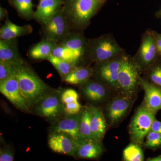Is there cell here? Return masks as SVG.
Returning a JSON list of instances; mask_svg holds the SVG:
<instances>
[{
	"instance_id": "1",
	"label": "cell",
	"mask_w": 161,
	"mask_h": 161,
	"mask_svg": "<svg viewBox=\"0 0 161 161\" xmlns=\"http://www.w3.org/2000/svg\"><path fill=\"white\" fill-rule=\"evenodd\" d=\"M14 74L20 91L29 108L51 91L26 62L14 66Z\"/></svg>"
},
{
	"instance_id": "2",
	"label": "cell",
	"mask_w": 161,
	"mask_h": 161,
	"mask_svg": "<svg viewBox=\"0 0 161 161\" xmlns=\"http://www.w3.org/2000/svg\"><path fill=\"white\" fill-rule=\"evenodd\" d=\"M103 3L100 0H63L62 11L71 28H84Z\"/></svg>"
},
{
	"instance_id": "3",
	"label": "cell",
	"mask_w": 161,
	"mask_h": 161,
	"mask_svg": "<svg viewBox=\"0 0 161 161\" xmlns=\"http://www.w3.org/2000/svg\"><path fill=\"white\" fill-rule=\"evenodd\" d=\"M140 67L126 57H123L118 77L119 94L135 98L140 85Z\"/></svg>"
},
{
	"instance_id": "4",
	"label": "cell",
	"mask_w": 161,
	"mask_h": 161,
	"mask_svg": "<svg viewBox=\"0 0 161 161\" xmlns=\"http://www.w3.org/2000/svg\"><path fill=\"white\" fill-rule=\"evenodd\" d=\"M155 113L142 104L136 110L129 126V134L133 142L142 146L144 139L151 130L155 119Z\"/></svg>"
},
{
	"instance_id": "5",
	"label": "cell",
	"mask_w": 161,
	"mask_h": 161,
	"mask_svg": "<svg viewBox=\"0 0 161 161\" xmlns=\"http://www.w3.org/2000/svg\"><path fill=\"white\" fill-rule=\"evenodd\" d=\"M62 93L60 90L48 92L35 105V113L51 121L59 119L65 112Z\"/></svg>"
},
{
	"instance_id": "6",
	"label": "cell",
	"mask_w": 161,
	"mask_h": 161,
	"mask_svg": "<svg viewBox=\"0 0 161 161\" xmlns=\"http://www.w3.org/2000/svg\"><path fill=\"white\" fill-rule=\"evenodd\" d=\"M44 39L60 43L70 33V27L63 14L62 6L43 25Z\"/></svg>"
},
{
	"instance_id": "7",
	"label": "cell",
	"mask_w": 161,
	"mask_h": 161,
	"mask_svg": "<svg viewBox=\"0 0 161 161\" xmlns=\"http://www.w3.org/2000/svg\"><path fill=\"white\" fill-rule=\"evenodd\" d=\"M135 98L119 94L110 100L106 107L104 115L110 126L117 125L123 119L135 102Z\"/></svg>"
},
{
	"instance_id": "8",
	"label": "cell",
	"mask_w": 161,
	"mask_h": 161,
	"mask_svg": "<svg viewBox=\"0 0 161 161\" xmlns=\"http://www.w3.org/2000/svg\"><path fill=\"white\" fill-rule=\"evenodd\" d=\"M121 49L115 41L108 36L102 37L93 41L91 46V58L97 63L115 58Z\"/></svg>"
},
{
	"instance_id": "9",
	"label": "cell",
	"mask_w": 161,
	"mask_h": 161,
	"mask_svg": "<svg viewBox=\"0 0 161 161\" xmlns=\"http://www.w3.org/2000/svg\"><path fill=\"white\" fill-rule=\"evenodd\" d=\"M122 58H113L105 62L98 63L96 74L100 82L111 89L117 92L119 72Z\"/></svg>"
},
{
	"instance_id": "10",
	"label": "cell",
	"mask_w": 161,
	"mask_h": 161,
	"mask_svg": "<svg viewBox=\"0 0 161 161\" xmlns=\"http://www.w3.org/2000/svg\"><path fill=\"white\" fill-rule=\"evenodd\" d=\"M0 92L19 109L23 111L30 109L26 99L20 91L14 74L8 79L0 82Z\"/></svg>"
},
{
	"instance_id": "11",
	"label": "cell",
	"mask_w": 161,
	"mask_h": 161,
	"mask_svg": "<svg viewBox=\"0 0 161 161\" xmlns=\"http://www.w3.org/2000/svg\"><path fill=\"white\" fill-rule=\"evenodd\" d=\"M48 145L53 151L75 157L77 142L64 132H53L49 136Z\"/></svg>"
},
{
	"instance_id": "12",
	"label": "cell",
	"mask_w": 161,
	"mask_h": 161,
	"mask_svg": "<svg viewBox=\"0 0 161 161\" xmlns=\"http://www.w3.org/2000/svg\"><path fill=\"white\" fill-rule=\"evenodd\" d=\"M110 89L101 82L90 79L82 84L81 91L87 100L92 103H97L106 100L110 97Z\"/></svg>"
},
{
	"instance_id": "13",
	"label": "cell",
	"mask_w": 161,
	"mask_h": 161,
	"mask_svg": "<svg viewBox=\"0 0 161 161\" xmlns=\"http://www.w3.org/2000/svg\"><path fill=\"white\" fill-rule=\"evenodd\" d=\"M80 112L76 114H66L65 117L55 124L52 128V133L64 132L71 136L76 142L80 139L79 133Z\"/></svg>"
},
{
	"instance_id": "14",
	"label": "cell",
	"mask_w": 161,
	"mask_h": 161,
	"mask_svg": "<svg viewBox=\"0 0 161 161\" xmlns=\"http://www.w3.org/2000/svg\"><path fill=\"white\" fill-rule=\"evenodd\" d=\"M140 86L145 92L143 104L154 113L161 109V88L140 77Z\"/></svg>"
},
{
	"instance_id": "15",
	"label": "cell",
	"mask_w": 161,
	"mask_h": 161,
	"mask_svg": "<svg viewBox=\"0 0 161 161\" xmlns=\"http://www.w3.org/2000/svg\"><path fill=\"white\" fill-rule=\"evenodd\" d=\"M0 60L14 66L25 62L20 55L17 38L0 40Z\"/></svg>"
},
{
	"instance_id": "16",
	"label": "cell",
	"mask_w": 161,
	"mask_h": 161,
	"mask_svg": "<svg viewBox=\"0 0 161 161\" xmlns=\"http://www.w3.org/2000/svg\"><path fill=\"white\" fill-rule=\"evenodd\" d=\"M89 109L92 137L94 140L101 142L107 130L105 116L102 110L98 107H89Z\"/></svg>"
},
{
	"instance_id": "17",
	"label": "cell",
	"mask_w": 161,
	"mask_h": 161,
	"mask_svg": "<svg viewBox=\"0 0 161 161\" xmlns=\"http://www.w3.org/2000/svg\"><path fill=\"white\" fill-rule=\"evenodd\" d=\"M103 151L100 142L79 140L77 142L75 157L78 158H97L101 155Z\"/></svg>"
},
{
	"instance_id": "18",
	"label": "cell",
	"mask_w": 161,
	"mask_h": 161,
	"mask_svg": "<svg viewBox=\"0 0 161 161\" xmlns=\"http://www.w3.org/2000/svg\"><path fill=\"white\" fill-rule=\"evenodd\" d=\"M63 6V0H40L34 19L43 25Z\"/></svg>"
},
{
	"instance_id": "19",
	"label": "cell",
	"mask_w": 161,
	"mask_h": 161,
	"mask_svg": "<svg viewBox=\"0 0 161 161\" xmlns=\"http://www.w3.org/2000/svg\"><path fill=\"white\" fill-rule=\"evenodd\" d=\"M156 42L154 37L148 35L144 37L140 50V64L142 66L147 67L153 62L156 54Z\"/></svg>"
},
{
	"instance_id": "20",
	"label": "cell",
	"mask_w": 161,
	"mask_h": 161,
	"mask_svg": "<svg viewBox=\"0 0 161 161\" xmlns=\"http://www.w3.org/2000/svg\"><path fill=\"white\" fill-rule=\"evenodd\" d=\"M32 31L31 25L18 26L7 18L5 24L0 29V38L3 40L16 39L18 37L31 34Z\"/></svg>"
},
{
	"instance_id": "21",
	"label": "cell",
	"mask_w": 161,
	"mask_h": 161,
	"mask_svg": "<svg viewBox=\"0 0 161 161\" xmlns=\"http://www.w3.org/2000/svg\"><path fill=\"white\" fill-rule=\"evenodd\" d=\"M58 43L56 41L43 39L32 47L29 51V56L34 60H44L52 55Z\"/></svg>"
},
{
	"instance_id": "22",
	"label": "cell",
	"mask_w": 161,
	"mask_h": 161,
	"mask_svg": "<svg viewBox=\"0 0 161 161\" xmlns=\"http://www.w3.org/2000/svg\"><path fill=\"white\" fill-rule=\"evenodd\" d=\"M59 43L69 49L80 59L84 53L85 40L80 34L70 32L63 41Z\"/></svg>"
},
{
	"instance_id": "23",
	"label": "cell",
	"mask_w": 161,
	"mask_h": 161,
	"mask_svg": "<svg viewBox=\"0 0 161 161\" xmlns=\"http://www.w3.org/2000/svg\"><path fill=\"white\" fill-rule=\"evenodd\" d=\"M93 73L94 70L91 68L76 66L63 79L70 84L82 85L89 80Z\"/></svg>"
},
{
	"instance_id": "24",
	"label": "cell",
	"mask_w": 161,
	"mask_h": 161,
	"mask_svg": "<svg viewBox=\"0 0 161 161\" xmlns=\"http://www.w3.org/2000/svg\"><path fill=\"white\" fill-rule=\"evenodd\" d=\"M91 112L89 107L85 108L80 111L79 133L80 139L85 141L94 140L91 131ZM79 141V140H78Z\"/></svg>"
},
{
	"instance_id": "25",
	"label": "cell",
	"mask_w": 161,
	"mask_h": 161,
	"mask_svg": "<svg viewBox=\"0 0 161 161\" xmlns=\"http://www.w3.org/2000/svg\"><path fill=\"white\" fill-rule=\"evenodd\" d=\"M9 3L22 18L27 20L34 19L35 12L32 0H9Z\"/></svg>"
},
{
	"instance_id": "26",
	"label": "cell",
	"mask_w": 161,
	"mask_h": 161,
	"mask_svg": "<svg viewBox=\"0 0 161 161\" xmlns=\"http://www.w3.org/2000/svg\"><path fill=\"white\" fill-rule=\"evenodd\" d=\"M123 157L125 161H143L144 156L142 146L132 142L124 150Z\"/></svg>"
},
{
	"instance_id": "27",
	"label": "cell",
	"mask_w": 161,
	"mask_h": 161,
	"mask_svg": "<svg viewBox=\"0 0 161 161\" xmlns=\"http://www.w3.org/2000/svg\"><path fill=\"white\" fill-rule=\"evenodd\" d=\"M52 55L62 60L70 62L75 65H76L80 60V58L74 53L59 43H58L53 50Z\"/></svg>"
},
{
	"instance_id": "28",
	"label": "cell",
	"mask_w": 161,
	"mask_h": 161,
	"mask_svg": "<svg viewBox=\"0 0 161 161\" xmlns=\"http://www.w3.org/2000/svg\"><path fill=\"white\" fill-rule=\"evenodd\" d=\"M47 60L54 66L63 78L68 75L76 66L70 62L57 58L53 55H51Z\"/></svg>"
},
{
	"instance_id": "29",
	"label": "cell",
	"mask_w": 161,
	"mask_h": 161,
	"mask_svg": "<svg viewBox=\"0 0 161 161\" xmlns=\"http://www.w3.org/2000/svg\"><path fill=\"white\" fill-rule=\"evenodd\" d=\"M144 145L146 149H157L161 146V135L150 130L146 136V141Z\"/></svg>"
},
{
	"instance_id": "30",
	"label": "cell",
	"mask_w": 161,
	"mask_h": 161,
	"mask_svg": "<svg viewBox=\"0 0 161 161\" xmlns=\"http://www.w3.org/2000/svg\"><path fill=\"white\" fill-rule=\"evenodd\" d=\"M14 75L13 65L0 60V82Z\"/></svg>"
},
{
	"instance_id": "31",
	"label": "cell",
	"mask_w": 161,
	"mask_h": 161,
	"mask_svg": "<svg viewBox=\"0 0 161 161\" xmlns=\"http://www.w3.org/2000/svg\"><path fill=\"white\" fill-rule=\"evenodd\" d=\"M148 77L150 83L161 88V65H156L151 69Z\"/></svg>"
},
{
	"instance_id": "32",
	"label": "cell",
	"mask_w": 161,
	"mask_h": 161,
	"mask_svg": "<svg viewBox=\"0 0 161 161\" xmlns=\"http://www.w3.org/2000/svg\"><path fill=\"white\" fill-rule=\"evenodd\" d=\"M78 95L75 90L69 89L62 92L61 100L64 104L78 100Z\"/></svg>"
},
{
	"instance_id": "33",
	"label": "cell",
	"mask_w": 161,
	"mask_h": 161,
	"mask_svg": "<svg viewBox=\"0 0 161 161\" xmlns=\"http://www.w3.org/2000/svg\"><path fill=\"white\" fill-rule=\"evenodd\" d=\"M81 106L78 100L75 101L65 104V113L68 114H76L80 112Z\"/></svg>"
},
{
	"instance_id": "34",
	"label": "cell",
	"mask_w": 161,
	"mask_h": 161,
	"mask_svg": "<svg viewBox=\"0 0 161 161\" xmlns=\"http://www.w3.org/2000/svg\"><path fill=\"white\" fill-rule=\"evenodd\" d=\"M14 160V154L9 147H4L0 150V161H13Z\"/></svg>"
},
{
	"instance_id": "35",
	"label": "cell",
	"mask_w": 161,
	"mask_h": 161,
	"mask_svg": "<svg viewBox=\"0 0 161 161\" xmlns=\"http://www.w3.org/2000/svg\"><path fill=\"white\" fill-rule=\"evenodd\" d=\"M161 135V121L154 119L151 126V130Z\"/></svg>"
},
{
	"instance_id": "36",
	"label": "cell",
	"mask_w": 161,
	"mask_h": 161,
	"mask_svg": "<svg viewBox=\"0 0 161 161\" xmlns=\"http://www.w3.org/2000/svg\"><path fill=\"white\" fill-rule=\"evenodd\" d=\"M7 15V12L6 9L3 8V7H0V19L1 20H3L6 18Z\"/></svg>"
},
{
	"instance_id": "37",
	"label": "cell",
	"mask_w": 161,
	"mask_h": 161,
	"mask_svg": "<svg viewBox=\"0 0 161 161\" xmlns=\"http://www.w3.org/2000/svg\"><path fill=\"white\" fill-rule=\"evenodd\" d=\"M156 42L157 47L158 51L161 49V36L158 38L157 40L156 41Z\"/></svg>"
},
{
	"instance_id": "38",
	"label": "cell",
	"mask_w": 161,
	"mask_h": 161,
	"mask_svg": "<svg viewBox=\"0 0 161 161\" xmlns=\"http://www.w3.org/2000/svg\"><path fill=\"white\" fill-rule=\"evenodd\" d=\"M147 161H161V155L155 157L150 158L147 160Z\"/></svg>"
},
{
	"instance_id": "39",
	"label": "cell",
	"mask_w": 161,
	"mask_h": 161,
	"mask_svg": "<svg viewBox=\"0 0 161 161\" xmlns=\"http://www.w3.org/2000/svg\"><path fill=\"white\" fill-rule=\"evenodd\" d=\"M100 1H102V2H103H103H104L105 0H100Z\"/></svg>"
},
{
	"instance_id": "40",
	"label": "cell",
	"mask_w": 161,
	"mask_h": 161,
	"mask_svg": "<svg viewBox=\"0 0 161 161\" xmlns=\"http://www.w3.org/2000/svg\"><path fill=\"white\" fill-rule=\"evenodd\" d=\"M159 51L160 52V53H161V49Z\"/></svg>"
}]
</instances>
